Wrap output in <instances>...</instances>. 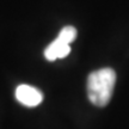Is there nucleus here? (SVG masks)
Listing matches in <instances>:
<instances>
[{
	"label": "nucleus",
	"mask_w": 129,
	"mask_h": 129,
	"mask_svg": "<svg viewBox=\"0 0 129 129\" xmlns=\"http://www.w3.org/2000/svg\"><path fill=\"white\" fill-rule=\"evenodd\" d=\"M75 37H77V29L74 26L68 25V26H64V28L61 29L56 38H59L60 41L64 42L67 44H71L75 40Z\"/></svg>",
	"instance_id": "nucleus-4"
},
{
	"label": "nucleus",
	"mask_w": 129,
	"mask_h": 129,
	"mask_svg": "<svg viewBox=\"0 0 129 129\" xmlns=\"http://www.w3.org/2000/svg\"><path fill=\"white\" fill-rule=\"evenodd\" d=\"M16 98L23 105L32 108L41 104V102L43 101V94L36 87L23 84L16 88Z\"/></svg>",
	"instance_id": "nucleus-2"
},
{
	"label": "nucleus",
	"mask_w": 129,
	"mask_h": 129,
	"mask_svg": "<svg viewBox=\"0 0 129 129\" xmlns=\"http://www.w3.org/2000/svg\"><path fill=\"white\" fill-rule=\"evenodd\" d=\"M71 47L69 44L60 41L59 38H55L44 50V56L48 61H55L56 59H62L69 54Z\"/></svg>",
	"instance_id": "nucleus-3"
},
{
	"label": "nucleus",
	"mask_w": 129,
	"mask_h": 129,
	"mask_svg": "<svg viewBox=\"0 0 129 129\" xmlns=\"http://www.w3.org/2000/svg\"><path fill=\"white\" fill-rule=\"evenodd\" d=\"M116 84V73L111 68L94 71L87 78V97L96 106H105L110 102Z\"/></svg>",
	"instance_id": "nucleus-1"
}]
</instances>
